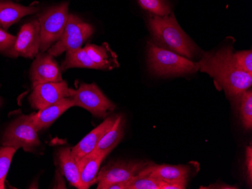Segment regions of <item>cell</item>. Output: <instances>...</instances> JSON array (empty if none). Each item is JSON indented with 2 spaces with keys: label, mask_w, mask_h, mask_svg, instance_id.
Returning a JSON list of instances; mask_svg holds the SVG:
<instances>
[{
  "label": "cell",
  "mask_w": 252,
  "mask_h": 189,
  "mask_svg": "<svg viewBox=\"0 0 252 189\" xmlns=\"http://www.w3.org/2000/svg\"><path fill=\"white\" fill-rule=\"evenodd\" d=\"M32 87L29 101L31 107L36 109H42L62 99L70 97L69 87L64 81L45 83Z\"/></svg>",
  "instance_id": "cell-10"
},
{
  "label": "cell",
  "mask_w": 252,
  "mask_h": 189,
  "mask_svg": "<svg viewBox=\"0 0 252 189\" xmlns=\"http://www.w3.org/2000/svg\"><path fill=\"white\" fill-rule=\"evenodd\" d=\"M61 169L63 176L76 189H83L80 180L79 165L71 152V148L61 149L59 155Z\"/></svg>",
  "instance_id": "cell-19"
},
{
  "label": "cell",
  "mask_w": 252,
  "mask_h": 189,
  "mask_svg": "<svg viewBox=\"0 0 252 189\" xmlns=\"http://www.w3.org/2000/svg\"><path fill=\"white\" fill-rule=\"evenodd\" d=\"M246 170H247V174L249 177V182L252 183V146H249L246 148Z\"/></svg>",
  "instance_id": "cell-28"
},
{
  "label": "cell",
  "mask_w": 252,
  "mask_h": 189,
  "mask_svg": "<svg viewBox=\"0 0 252 189\" xmlns=\"http://www.w3.org/2000/svg\"><path fill=\"white\" fill-rule=\"evenodd\" d=\"M201 189H237V188L233 187V186H225V185H222V186H211L210 187H205L201 188Z\"/></svg>",
  "instance_id": "cell-30"
},
{
  "label": "cell",
  "mask_w": 252,
  "mask_h": 189,
  "mask_svg": "<svg viewBox=\"0 0 252 189\" xmlns=\"http://www.w3.org/2000/svg\"><path fill=\"white\" fill-rule=\"evenodd\" d=\"M16 151L14 148L6 146L0 148V189L5 188V179Z\"/></svg>",
  "instance_id": "cell-23"
},
{
  "label": "cell",
  "mask_w": 252,
  "mask_h": 189,
  "mask_svg": "<svg viewBox=\"0 0 252 189\" xmlns=\"http://www.w3.org/2000/svg\"><path fill=\"white\" fill-rule=\"evenodd\" d=\"M31 115H21L14 120L5 130L2 139V146L32 152L41 145Z\"/></svg>",
  "instance_id": "cell-4"
},
{
  "label": "cell",
  "mask_w": 252,
  "mask_h": 189,
  "mask_svg": "<svg viewBox=\"0 0 252 189\" xmlns=\"http://www.w3.org/2000/svg\"><path fill=\"white\" fill-rule=\"evenodd\" d=\"M2 98H1V97H0V107H1V105H2Z\"/></svg>",
  "instance_id": "cell-31"
},
{
  "label": "cell",
  "mask_w": 252,
  "mask_h": 189,
  "mask_svg": "<svg viewBox=\"0 0 252 189\" xmlns=\"http://www.w3.org/2000/svg\"><path fill=\"white\" fill-rule=\"evenodd\" d=\"M69 94L74 107L84 108L94 116L105 117L116 107L94 83H83L77 89L69 88Z\"/></svg>",
  "instance_id": "cell-6"
},
{
  "label": "cell",
  "mask_w": 252,
  "mask_h": 189,
  "mask_svg": "<svg viewBox=\"0 0 252 189\" xmlns=\"http://www.w3.org/2000/svg\"><path fill=\"white\" fill-rule=\"evenodd\" d=\"M84 49L97 70H111L118 67L117 54L110 49L108 44L104 43L100 46L87 44Z\"/></svg>",
  "instance_id": "cell-17"
},
{
  "label": "cell",
  "mask_w": 252,
  "mask_h": 189,
  "mask_svg": "<svg viewBox=\"0 0 252 189\" xmlns=\"http://www.w3.org/2000/svg\"><path fill=\"white\" fill-rule=\"evenodd\" d=\"M187 183H165L162 189H186Z\"/></svg>",
  "instance_id": "cell-29"
},
{
  "label": "cell",
  "mask_w": 252,
  "mask_h": 189,
  "mask_svg": "<svg viewBox=\"0 0 252 189\" xmlns=\"http://www.w3.org/2000/svg\"><path fill=\"white\" fill-rule=\"evenodd\" d=\"M74 107V101L70 97L62 99L60 101L39 110L36 113L31 115V120L36 131L49 128L66 110Z\"/></svg>",
  "instance_id": "cell-13"
},
{
  "label": "cell",
  "mask_w": 252,
  "mask_h": 189,
  "mask_svg": "<svg viewBox=\"0 0 252 189\" xmlns=\"http://www.w3.org/2000/svg\"><path fill=\"white\" fill-rule=\"evenodd\" d=\"M16 41V36L0 28V52H11Z\"/></svg>",
  "instance_id": "cell-26"
},
{
  "label": "cell",
  "mask_w": 252,
  "mask_h": 189,
  "mask_svg": "<svg viewBox=\"0 0 252 189\" xmlns=\"http://www.w3.org/2000/svg\"><path fill=\"white\" fill-rule=\"evenodd\" d=\"M148 66L153 74L160 76H181L199 70L198 63L158 47L153 42L148 43Z\"/></svg>",
  "instance_id": "cell-3"
},
{
  "label": "cell",
  "mask_w": 252,
  "mask_h": 189,
  "mask_svg": "<svg viewBox=\"0 0 252 189\" xmlns=\"http://www.w3.org/2000/svg\"><path fill=\"white\" fill-rule=\"evenodd\" d=\"M239 112L242 122L246 129L251 130L252 128V92L251 90H246L240 95Z\"/></svg>",
  "instance_id": "cell-21"
},
{
  "label": "cell",
  "mask_w": 252,
  "mask_h": 189,
  "mask_svg": "<svg viewBox=\"0 0 252 189\" xmlns=\"http://www.w3.org/2000/svg\"><path fill=\"white\" fill-rule=\"evenodd\" d=\"M144 9L158 16H165L171 12L169 7L162 0H138Z\"/></svg>",
  "instance_id": "cell-24"
},
{
  "label": "cell",
  "mask_w": 252,
  "mask_h": 189,
  "mask_svg": "<svg viewBox=\"0 0 252 189\" xmlns=\"http://www.w3.org/2000/svg\"><path fill=\"white\" fill-rule=\"evenodd\" d=\"M106 157L104 155L89 153L77 161L83 189H88L97 183L99 167Z\"/></svg>",
  "instance_id": "cell-16"
},
{
  "label": "cell",
  "mask_w": 252,
  "mask_h": 189,
  "mask_svg": "<svg viewBox=\"0 0 252 189\" xmlns=\"http://www.w3.org/2000/svg\"><path fill=\"white\" fill-rule=\"evenodd\" d=\"M117 117L107 118L105 121H103V123L91 131L79 143L76 144V146L71 148L72 154L76 161L89 155L95 149L100 139L113 126Z\"/></svg>",
  "instance_id": "cell-14"
},
{
  "label": "cell",
  "mask_w": 252,
  "mask_h": 189,
  "mask_svg": "<svg viewBox=\"0 0 252 189\" xmlns=\"http://www.w3.org/2000/svg\"><path fill=\"white\" fill-rule=\"evenodd\" d=\"M70 68H88L97 70V66L93 63V60H91L87 52L85 49H82V48L66 52V57L64 61L62 63L61 70L62 71H65Z\"/></svg>",
  "instance_id": "cell-20"
},
{
  "label": "cell",
  "mask_w": 252,
  "mask_h": 189,
  "mask_svg": "<svg viewBox=\"0 0 252 189\" xmlns=\"http://www.w3.org/2000/svg\"><path fill=\"white\" fill-rule=\"evenodd\" d=\"M68 2L52 7L39 17L40 26V49L45 52L52 47L54 42H58L62 37L67 22Z\"/></svg>",
  "instance_id": "cell-5"
},
{
  "label": "cell",
  "mask_w": 252,
  "mask_h": 189,
  "mask_svg": "<svg viewBox=\"0 0 252 189\" xmlns=\"http://www.w3.org/2000/svg\"><path fill=\"white\" fill-rule=\"evenodd\" d=\"M31 80L32 87L38 84L63 81L59 65L52 55L38 54L31 66Z\"/></svg>",
  "instance_id": "cell-11"
},
{
  "label": "cell",
  "mask_w": 252,
  "mask_h": 189,
  "mask_svg": "<svg viewBox=\"0 0 252 189\" xmlns=\"http://www.w3.org/2000/svg\"><path fill=\"white\" fill-rule=\"evenodd\" d=\"M149 27L157 42L171 52L187 58L195 57L196 46L181 29L174 14L165 16L153 15L149 19Z\"/></svg>",
  "instance_id": "cell-2"
},
{
  "label": "cell",
  "mask_w": 252,
  "mask_h": 189,
  "mask_svg": "<svg viewBox=\"0 0 252 189\" xmlns=\"http://www.w3.org/2000/svg\"><path fill=\"white\" fill-rule=\"evenodd\" d=\"M97 189H126V182L98 183Z\"/></svg>",
  "instance_id": "cell-27"
},
{
  "label": "cell",
  "mask_w": 252,
  "mask_h": 189,
  "mask_svg": "<svg viewBox=\"0 0 252 189\" xmlns=\"http://www.w3.org/2000/svg\"><path fill=\"white\" fill-rule=\"evenodd\" d=\"M190 168L188 165H157L147 166L140 174L147 175L165 183H188Z\"/></svg>",
  "instance_id": "cell-12"
},
{
  "label": "cell",
  "mask_w": 252,
  "mask_h": 189,
  "mask_svg": "<svg viewBox=\"0 0 252 189\" xmlns=\"http://www.w3.org/2000/svg\"><path fill=\"white\" fill-rule=\"evenodd\" d=\"M40 42L39 22L33 20L21 27L10 54L12 56L32 58L39 54Z\"/></svg>",
  "instance_id": "cell-9"
},
{
  "label": "cell",
  "mask_w": 252,
  "mask_h": 189,
  "mask_svg": "<svg viewBox=\"0 0 252 189\" xmlns=\"http://www.w3.org/2000/svg\"><path fill=\"white\" fill-rule=\"evenodd\" d=\"M93 32V27L76 15L70 14L62 37L55 45L49 48L48 53L52 57H55L67 51L79 49Z\"/></svg>",
  "instance_id": "cell-7"
},
{
  "label": "cell",
  "mask_w": 252,
  "mask_h": 189,
  "mask_svg": "<svg viewBox=\"0 0 252 189\" xmlns=\"http://www.w3.org/2000/svg\"><path fill=\"white\" fill-rule=\"evenodd\" d=\"M124 135V121L123 117L117 116L115 122L97 143L95 149L91 153L100 154L107 156L109 153L120 143Z\"/></svg>",
  "instance_id": "cell-18"
},
{
  "label": "cell",
  "mask_w": 252,
  "mask_h": 189,
  "mask_svg": "<svg viewBox=\"0 0 252 189\" xmlns=\"http://www.w3.org/2000/svg\"><path fill=\"white\" fill-rule=\"evenodd\" d=\"M0 26H1V25H0Z\"/></svg>",
  "instance_id": "cell-32"
},
{
  "label": "cell",
  "mask_w": 252,
  "mask_h": 189,
  "mask_svg": "<svg viewBox=\"0 0 252 189\" xmlns=\"http://www.w3.org/2000/svg\"><path fill=\"white\" fill-rule=\"evenodd\" d=\"M39 11L36 5L24 6L11 2H0V25L7 29L24 17Z\"/></svg>",
  "instance_id": "cell-15"
},
{
  "label": "cell",
  "mask_w": 252,
  "mask_h": 189,
  "mask_svg": "<svg viewBox=\"0 0 252 189\" xmlns=\"http://www.w3.org/2000/svg\"><path fill=\"white\" fill-rule=\"evenodd\" d=\"M151 162H113L104 166L97 173L98 183L128 182L138 176Z\"/></svg>",
  "instance_id": "cell-8"
},
{
  "label": "cell",
  "mask_w": 252,
  "mask_h": 189,
  "mask_svg": "<svg viewBox=\"0 0 252 189\" xmlns=\"http://www.w3.org/2000/svg\"><path fill=\"white\" fill-rule=\"evenodd\" d=\"M234 57L240 68L252 76V50L236 52L234 54Z\"/></svg>",
  "instance_id": "cell-25"
},
{
  "label": "cell",
  "mask_w": 252,
  "mask_h": 189,
  "mask_svg": "<svg viewBox=\"0 0 252 189\" xmlns=\"http://www.w3.org/2000/svg\"><path fill=\"white\" fill-rule=\"evenodd\" d=\"M198 64L199 70L213 78L217 87L229 97L239 96L252 86V75L240 68L231 47L205 53Z\"/></svg>",
  "instance_id": "cell-1"
},
{
  "label": "cell",
  "mask_w": 252,
  "mask_h": 189,
  "mask_svg": "<svg viewBox=\"0 0 252 189\" xmlns=\"http://www.w3.org/2000/svg\"><path fill=\"white\" fill-rule=\"evenodd\" d=\"M165 183L147 175L139 174L126 182V189H162Z\"/></svg>",
  "instance_id": "cell-22"
}]
</instances>
